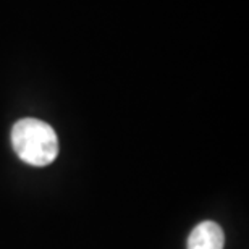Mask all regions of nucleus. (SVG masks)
Masks as SVG:
<instances>
[{
  "instance_id": "f03ea898",
  "label": "nucleus",
  "mask_w": 249,
  "mask_h": 249,
  "mask_svg": "<svg viewBox=\"0 0 249 249\" xmlns=\"http://www.w3.org/2000/svg\"><path fill=\"white\" fill-rule=\"evenodd\" d=\"M225 235L215 222H201L188 236V249H223Z\"/></svg>"
},
{
  "instance_id": "f257e3e1",
  "label": "nucleus",
  "mask_w": 249,
  "mask_h": 249,
  "mask_svg": "<svg viewBox=\"0 0 249 249\" xmlns=\"http://www.w3.org/2000/svg\"><path fill=\"white\" fill-rule=\"evenodd\" d=\"M12 144L17 156L33 167L51 165L58 156L55 129L37 118H21L15 123Z\"/></svg>"
}]
</instances>
